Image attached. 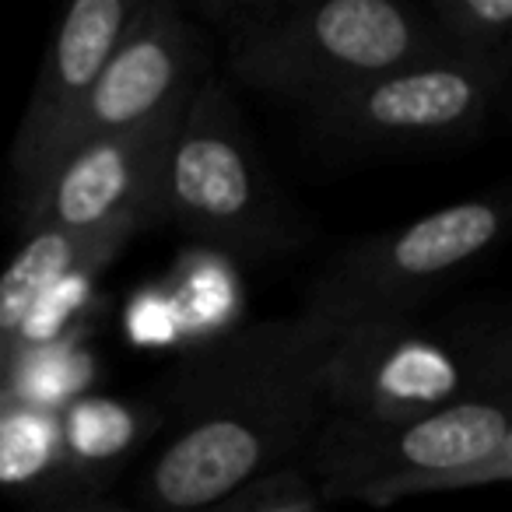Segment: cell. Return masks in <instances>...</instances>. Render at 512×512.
Instances as JSON below:
<instances>
[{
    "label": "cell",
    "mask_w": 512,
    "mask_h": 512,
    "mask_svg": "<svg viewBox=\"0 0 512 512\" xmlns=\"http://www.w3.org/2000/svg\"><path fill=\"white\" fill-rule=\"evenodd\" d=\"M295 474H299V470H292V474H278V477H271V481H260V484H253V488L239 491V495L225 498V502L211 505V509H200V512H267V505H271L274 498H278L281 491L295 481Z\"/></svg>",
    "instance_id": "16"
},
{
    "label": "cell",
    "mask_w": 512,
    "mask_h": 512,
    "mask_svg": "<svg viewBox=\"0 0 512 512\" xmlns=\"http://www.w3.org/2000/svg\"><path fill=\"white\" fill-rule=\"evenodd\" d=\"M137 4L141 0H74L67 15L60 18V29L53 36L50 53L43 57L36 88L29 95V106H25L8 155L18 193L29 186L39 158L46 155L67 116L81 106L88 88L95 85L109 53L127 32Z\"/></svg>",
    "instance_id": "10"
},
{
    "label": "cell",
    "mask_w": 512,
    "mask_h": 512,
    "mask_svg": "<svg viewBox=\"0 0 512 512\" xmlns=\"http://www.w3.org/2000/svg\"><path fill=\"white\" fill-rule=\"evenodd\" d=\"M207 15L228 32L235 81L306 113L442 53L421 4L400 0L225 4Z\"/></svg>",
    "instance_id": "2"
},
{
    "label": "cell",
    "mask_w": 512,
    "mask_h": 512,
    "mask_svg": "<svg viewBox=\"0 0 512 512\" xmlns=\"http://www.w3.org/2000/svg\"><path fill=\"white\" fill-rule=\"evenodd\" d=\"M193 85H197L193 29L169 0H141L95 85L39 158L29 186L18 193V214L32 204V197L43 190L64 158L92 141L137 127Z\"/></svg>",
    "instance_id": "8"
},
{
    "label": "cell",
    "mask_w": 512,
    "mask_h": 512,
    "mask_svg": "<svg viewBox=\"0 0 512 512\" xmlns=\"http://www.w3.org/2000/svg\"><path fill=\"white\" fill-rule=\"evenodd\" d=\"M337 334L299 313L221 330L186 351L155 390L141 512H200L299 470L327 414L323 369Z\"/></svg>",
    "instance_id": "1"
},
{
    "label": "cell",
    "mask_w": 512,
    "mask_h": 512,
    "mask_svg": "<svg viewBox=\"0 0 512 512\" xmlns=\"http://www.w3.org/2000/svg\"><path fill=\"white\" fill-rule=\"evenodd\" d=\"M67 477L60 414L0 390V488H43Z\"/></svg>",
    "instance_id": "13"
},
{
    "label": "cell",
    "mask_w": 512,
    "mask_h": 512,
    "mask_svg": "<svg viewBox=\"0 0 512 512\" xmlns=\"http://www.w3.org/2000/svg\"><path fill=\"white\" fill-rule=\"evenodd\" d=\"M46 512H134V509H127V505H120V502H109V498H99V495H67V498H60L57 505H50Z\"/></svg>",
    "instance_id": "17"
},
{
    "label": "cell",
    "mask_w": 512,
    "mask_h": 512,
    "mask_svg": "<svg viewBox=\"0 0 512 512\" xmlns=\"http://www.w3.org/2000/svg\"><path fill=\"white\" fill-rule=\"evenodd\" d=\"M190 92L193 88H186L137 127L92 141L64 158L32 204L18 214L25 232L64 228L88 235L113 225H155L165 158L179 134Z\"/></svg>",
    "instance_id": "9"
},
{
    "label": "cell",
    "mask_w": 512,
    "mask_h": 512,
    "mask_svg": "<svg viewBox=\"0 0 512 512\" xmlns=\"http://www.w3.org/2000/svg\"><path fill=\"white\" fill-rule=\"evenodd\" d=\"M502 232L505 204L481 193L393 232L365 235L337 249L309 278L302 313L337 330L421 316L428 302L481 264Z\"/></svg>",
    "instance_id": "6"
},
{
    "label": "cell",
    "mask_w": 512,
    "mask_h": 512,
    "mask_svg": "<svg viewBox=\"0 0 512 512\" xmlns=\"http://www.w3.org/2000/svg\"><path fill=\"white\" fill-rule=\"evenodd\" d=\"M323 502L390 509L400 498L512 477L509 393H481L414 418L327 411L299 463Z\"/></svg>",
    "instance_id": "3"
},
{
    "label": "cell",
    "mask_w": 512,
    "mask_h": 512,
    "mask_svg": "<svg viewBox=\"0 0 512 512\" xmlns=\"http://www.w3.org/2000/svg\"><path fill=\"white\" fill-rule=\"evenodd\" d=\"M509 64L439 53L309 109L320 141L351 155H425L474 141L495 113Z\"/></svg>",
    "instance_id": "7"
},
{
    "label": "cell",
    "mask_w": 512,
    "mask_h": 512,
    "mask_svg": "<svg viewBox=\"0 0 512 512\" xmlns=\"http://www.w3.org/2000/svg\"><path fill=\"white\" fill-rule=\"evenodd\" d=\"M60 432L67 446V477H74L85 495H92L95 474L141 446L158 432L155 411H137L109 397H74L60 414Z\"/></svg>",
    "instance_id": "12"
},
{
    "label": "cell",
    "mask_w": 512,
    "mask_h": 512,
    "mask_svg": "<svg viewBox=\"0 0 512 512\" xmlns=\"http://www.w3.org/2000/svg\"><path fill=\"white\" fill-rule=\"evenodd\" d=\"M323 390L327 411L390 421L509 393V341L456 316L365 323L337 334Z\"/></svg>",
    "instance_id": "5"
},
{
    "label": "cell",
    "mask_w": 512,
    "mask_h": 512,
    "mask_svg": "<svg viewBox=\"0 0 512 512\" xmlns=\"http://www.w3.org/2000/svg\"><path fill=\"white\" fill-rule=\"evenodd\" d=\"M137 225H113L102 232H64V228H36L0 274V386L8 379L18 355L25 323L32 320L43 295L67 274L81 267H106L130 239Z\"/></svg>",
    "instance_id": "11"
},
{
    "label": "cell",
    "mask_w": 512,
    "mask_h": 512,
    "mask_svg": "<svg viewBox=\"0 0 512 512\" xmlns=\"http://www.w3.org/2000/svg\"><path fill=\"white\" fill-rule=\"evenodd\" d=\"M158 221H172L204 253L242 260L285 256L309 239L218 78H197L190 92L158 186Z\"/></svg>",
    "instance_id": "4"
},
{
    "label": "cell",
    "mask_w": 512,
    "mask_h": 512,
    "mask_svg": "<svg viewBox=\"0 0 512 512\" xmlns=\"http://www.w3.org/2000/svg\"><path fill=\"white\" fill-rule=\"evenodd\" d=\"M127 330L137 344H148V348L169 344L172 337H179L176 299H165V295H158V292H141L130 302Z\"/></svg>",
    "instance_id": "15"
},
{
    "label": "cell",
    "mask_w": 512,
    "mask_h": 512,
    "mask_svg": "<svg viewBox=\"0 0 512 512\" xmlns=\"http://www.w3.org/2000/svg\"><path fill=\"white\" fill-rule=\"evenodd\" d=\"M442 53L484 64H509V0H428L421 4Z\"/></svg>",
    "instance_id": "14"
}]
</instances>
